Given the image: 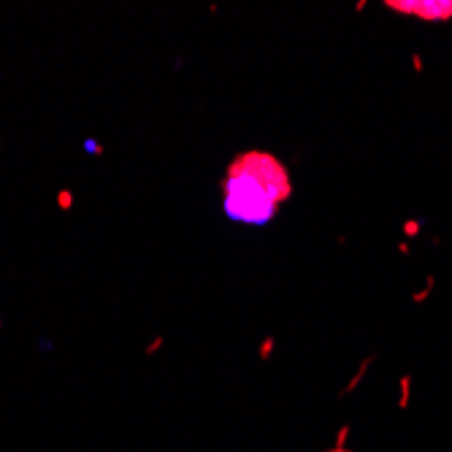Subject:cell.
Instances as JSON below:
<instances>
[{"label": "cell", "mask_w": 452, "mask_h": 452, "mask_svg": "<svg viewBox=\"0 0 452 452\" xmlns=\"http://www.w3.org/2000/svg\"><path fill=\"white\" fill-rule=\"evenodd\" d=\"M387 8L393 11H403V14H414L422 16V19H431V22H442L452 16V0H442V3H420V0H409V3H398V0H390Z\"/></svg>", "instance_id": "7a4b0ae2"}, {"label": "cell", "mask_w": 452, "mask_h": 452, "mask_svg": "<svg viewBox=\"0 0 452 452\" xmlns=\"http://www.w3.org/2000/svg\"><path fill=\"white\" fill-rule=\"evenodd\" d=\"M293 195L287 165L268 152H241L222 179V211L230 222L265 228Z\"/></svg>", "instance_id": "6da1fadb"}, {"label": "cell", "mask_w": 452, "mask_h": 452, "mask_svg": "<svg viewBox=\"0 0 452 452\" xmlns=\"http://www.w3.org/2000/svg\"><path fill=\"white\" fill-rule=\"evenodd\" d=\"M160 344H163V336H157V339H154V341H152V344H149L144 352H147V355H154V350H157Z\"/></svg>", "instance_id": "5b68a950"}, {"label": "cell", "mask_w": 452, "mask_h": 452, "mask_svg": "<svg viewBox=\"0 0 452 452\" xmlns=\"http://www.w3.org/2000/svg\"><path fill=\"white\" fill-rule=\"evenodd\" d=\"M84 152H90L92 157H100V154L106 152V149H103L100 144L95 141V138H84Z\"/></svg>", "instance_id": "277c9868"}, {"label": "cell", "mask_w": 452, "mask_h": 452, "mask_svg": "<svg viewBox=\"0 0 452 452\" xmlns=\"http://www.w3.org/2000/svg\"><path fill=\"white\" fill-rule=\"evenodd\" d=\"M0 328H3V320H0Z\"/></svg>", "instance_id": "8992f818"}, {"label": "cell", "mask_w": 452, "mask_h": 452, "mask_svg": "<svg viewBox=\"0 0 452 452\" xmlns=\"http://www.w3.org/2000/svg\"><path fill=\"white\" fill-rule=\"evenodd\" d=\"M57 206H60L62 211H71L73 208V193L71 190H60V193H57Z\"/></svg>", "instance_id": "3957f363"}]
</instances>
